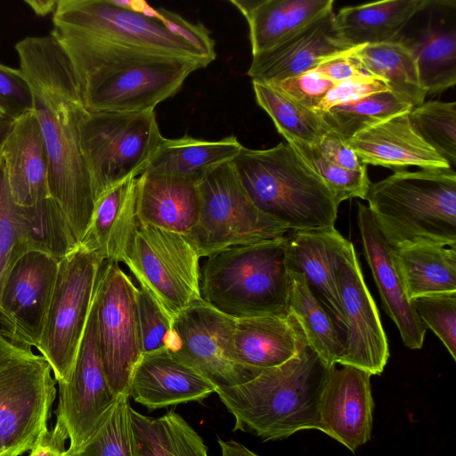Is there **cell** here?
I'll use <instances>...</instances> for the list:
<instances>
[{
    "mask_svg": "<svg viewBox=\"0 0 456 456\" xmlns=\"http://www.w3.org/2000/svg\"><path fill=\"white\" fill-rule=\"evenodd\" d=\"M28 81L47 159L51 198L61 208L77 245L90 224L94 195L80 147L79 128L87 113L73 66L50 34L15 45Z\"/></svg>",
    "mask_w": 456,
    "mask_h": 456,
    "instance_id": "cell-1",
    "label": "cell"
},
{
    "mask_svg": "<svg viewBox=\"0 0 456 456\" xmlns=\"http://www.w3.org/2000/svg\"><path fill=\"white\" fill-rule=\"evenodd\" d=\"M68 55L89 112L154 110L175 95L187 77L207 65L91 37L53 33Z\"/></svg>",
    "mask_w": 456,
    "mask_h": 456,
    "instance_id": "cell-2",
    "label": "cell"
},
{
    "mask_svg": "<svg viewBox=\"0 0 456 456\" xmlns=\"http://www.w3.org/2000/svg\"><path fill=\"white\" fill-rule=\"evenodd\" d=\"M330 368L305 338L297 354L286 362L260 369L249 380L216 388V393L234 418L233 431L265 442L305 429L322 432L319 403Z\"/></svg>",
    "mask_w": 456,
    "mask_h": 456,
    "instance_id": "cell-3",
    "label": "cell"
},
{
    "mask_svg": "<svg viewBox=\"0 0 456 456\" xmlns=\"http://www.w3.org/2000/svg\"><path fill=\"white\" fill-rule=\"evenodd\" d=\"M365 200L387 242L456 246L454 169L395 171L370 183Z\"/></svg>",
    "mask_w": 456,
    "mask_h": 456,
    "instance_id": "cell-4",
    "label": "cell"
},
{
    "mask_svg": "<svg viewBox=\"0 0 456 456\" xmlns=\"http://www.w3.org/2000/svg\"><path fill=\"white\" fill-rule=\"evenodd\" d=\"M232 162L254 205L289 231L334 226L338 205L289 143L242 147Z\"/></svg>",
    "mask_w": 456,
    "mask_h": 456,
    "instance_id": "cell-5",
    "label": "cell"
},
{
    "mask_svg": "<svg viewBox=\"0 0 456 456\" xmlns=\"http://www.w3.org/2000/svg\"><path fill=\"white\" fill-rule=\"evenodd\" d=\"M288 236L229 247L206 256L200 297L234 319L288 316L290 277Z\"/></svg>",
    "mask_w": 456,
    "mask_h": 456,
    "instance_id": "cell-6",
    "label": "cell"
},
{
    "mask_svg": "<svg viewBox=\"0 0 456 456\" xmlns=\"http://www.w3.org/2000/svg\"><path fill=\"white\" fill-rule=\"evenodd\" d=\"M47 361L0 333V456H21L48 428L56 381Z\"/></svg>",
    "mask_w": 456,
    "mask_h": 456,
    "instance_id": "cell-7",
    "label": "cell"
},
{
    "mask_svg": "<svg viewBox=\"0 0 456 456\" xmlns=\"http://www.w3.org/2000/svg\"><path fill=\"white\" fill-rule=\"evenodd\" d=\"M79 134L95 201L114 185L140 175L164 139L154 110L87 111Z\"/></svg>",
    "mask_w": 456,
    "mask_h": 456,
    "instance_id": "cell-8",
    "label": "cell"
},
{
    "mask_svg": "<svg viewBox=\"0 0 456 456\" xmlns=\"http://www.w3.org/2000/svg\"><path fill=\"white\" fill-rule=\"evenodd\" d=\"M198 187L199 219L186 238L200 257L232 246L283 237L289 232L254 205L232 161L207 173Z\"/></svg>",
    "mask_w": 456,
    "mask_h": 456,
    "instance_id": "cell-9",
    "label": "cell"
},
{
    "mask_svg": "<svg viewBox=\"0 0 456 456\" xmlns=\"http://www.w3.org/2000/svg\"><path fill=\"white\" fill-rule=\"evenodd\" d=\"M103 263L81 245L59 261L46 323L36 347L58 384L68 382L73 371Z\"/></svg>",
    "mask_w": 456,
    "mask_h": 456,
    "instance_id": "cell-10",
    "label": "cell"
},
{
    "mask_svg": "<svg viewBox=\"0 0 456 456\" xmlns=\"http://www.w3.org/2000/svg\"><path fill=\"white\" fill-rule=\"evenodd\" d=\"M200 258L184 235L138 219L123 263L172 321L201 298Z\"/></svg>",
    "mask_w": 456,
    "mask_h": 456,
    "instance_id": "cell-11",
    "label": "cell"
},
{
    "mask_svg": "<svg viewBox=\"0 0 456 456\" xmlns=\"http://www.w3.org/2000/svg\"><path fill=\"white\" fill-rule=\"evenodd\" d=\"M53 33H64L138 47L162 54L211 61L159 20L116 5L112 0H58Z\"/></svg>",
    "mask_w": 456,
    "mask_h": 456,
    "instance_id": "cell-12",
    "label": "cell"
},
{
    "mask_svg": "<svg viewBox=\"0 0 456 456\" xmlns=\"http://www.w3.org/2000/svg\"><path fill=\"white\" fill-rule=\"evenodd\" d=\"M235 321L201 298L196 300L172 320L167 348L216 388L242 384L260 369L237 361Z\"/></svg>",
    "mask_w": 456,
    "mask_h": 456,
    "instance_id": "cell-13",
    "label": "cell"
},
{
    "mask_svg": "<svg viewBox=\"0 0 456 456\" xmlns=\"http://www.w3.org/2000/svg\"><path fill=\"white\" fill-rule=\"evenodd\" d=\"M136 292L118 263L104 261L97 286L98 345L104 373L117 395H127L142 355Z\"/></svg>",
    "mask_w": 456,
    "mask_h": 456,
    "instance_id": "cell-14",
    "label": "cell"
},
{
    "mask_svg": "<svg viewBox=\"0 0 456 456\" xmlns=\"http://www.w3.org/2000/svg\"><path fill=\"white\" fill-rule=\"evenodd\" d=\"M97 303L96 289L71 376L68 382L58 384L55 423L65 430L69 440L67 452L78 450L92 438L118 396L109 385L100 355Z\"/></svg>",
    "mask_w": 456,
    "mask_h": 456,
    "instance_id": "cell-15",
    "label": "cell"
},
{
    "mask_svg": "<svg viewBox=\"0 0 456 456\" xmlns=\"http://www.w3.org/2000/svg\"><path fill=\"white\" fill-rule=\"evenodd\" d=\"M59 260L28 252L12 267L0 294V333L13 344L37 347L46 323Z\"/></svg>",
    "mask_w": 456,
    "mask_h": 456,
    "instance_id": "cell-16",
    "label": "cell"
},
{
    "mask_svg": "<svg viewBox=\"0 0 456 456\" xmlns=\"http://www.w3.org/2000/svg\"><path fill=\"white\" fill-rule=\"evenodd\" d=\"M338 293L346 318L344 353L338 364L380 375L389 358L387 338L352 242L339 270Z\"/></svg>",
    "mask_w": 456,
    "mask_h": 456,
    "instance_id": "cell-17",
    "label": "cell"
},
{
    "mask_svg": "<svg viewBox=\"0 0 456 456\" xmlns=\"http://www.w3.org/2000/svg\"><path fill=\"white\" fill-rule=\"evenodd\" d=\"M370 374L336 365L330 369L319 403L322 432L352 452L371 436L374 402Z\"/></svg>",
    "mask_w": 456,
    "mask_h": 456,
    "instance_id": "cell-18",
    "label": "cell"
},
{
    "mask_svg": "<svg viewBox=\"0 0 456 456\" xmlns=\"http://www.w3.org/2000/svg\"><path fill=\"white\" fill-rule=\"evenodd\" d=\"M350 243L330 226L293 232L286 249L287 268L303 274L344 339L346 318L338 293V274Z\"/></svg>",
    "mask_w": 456,
    "mask_h": 456,
    "instance_id": "cell-19",
    "label": "cell"
},
{
    "mask_svg": "<svg viewBox=\"0 0 456 456\" xmlns=\"http://www.w3.org/2000/svg\"><path fill=\"white\" fill-rule=\"evenodd\" d=\"M355 48L339 36L330 10L276 46L252 55L247 74L252 82L280 81L312 71L326 60Z\"/></svg>",
    "mask_w": 456,
    "mask_h": 456,
    "instance_id": "cell-20",
    "label": "cell"
},
{
    "mask_svg": "<svg viewBox=\"0 0 456 456\" xmlns=\"http://www.w3.org/2000/svg\"><path fill=\"white\" fill-rule=\"evenodd\" d=\"M357 224L363 253L386 313L396 325L403 344L411 349H420L427 328L407 297L396 264L395 248L385 240L369 208L360 202Z\"/></svg>",
    "mask_w": 456,
    "mask_h": 456,
    "instance_id": "cell-21",
    "label": "cell"
},
{
    "mask_svg": "<svg viewBox=\"0 0 456 456\" xmlns=\"http://www.w3.org/2000/svg\"><path fill=\"white\" fill-rule=\"evenodd\" d=\"M216 387L167 347L142 354L129 381L128 396L150 411L201 401Z\"/></svg>",
    "mask_w": 456,
    "mask_h": 456,
    "instance_id": "cell-22",
    "label": "cell"
},
{
    "mask_svg": "<svg viewBox=\"0 0 456 456\" xmlns=\"http://www.w3.org/2000/svg\"><path fill=\"white\" fill-rule=\"evenodd\" d=\"M2 158L10 193L16 205L30 207L51 197L47 153L34 110L14 119Z\"/></svg>",
    "mask_w": 456,
    "mask_h": 456,
    "instance_id": "cell-23",
    "label": "cell"
},
{
    "mask_svg": "<svg viewBox=\"0 0 456 456\" xmlns=\"http://www.w3.org/2000/svg\"><path fill=\"white\" fill-rule=\"evenodd\" d=\"M409 113V112H408ZM408 113L392 117L346 140L364 165L422 170L452 167L412 128Z\"/></svg>",
    "mask_w": 456,
    "mask_h": 456,
    "instance_id": "cell-24",
    "label": "cell"
},
{
    "mask_svg": "<svg viewBox=\"0 0 456 456\" xmlns=\"http://www.w3.org/2000/svg\"><path fill=\"white\" fill-rule=\"evenodd\" d=\"M200 200L198 183L143 172L136 178L139 221L187 237L195 227Z\"/></svg>",
    "mask_w": 456,
    "mask_h": 456,
    "instance_id": "cell-25",
    "label": "cell"
},
{
    "mask_svg": "<svg viewBox=\"0 0 456 456\" xmlns=\"http://www.w3.org/2000/svg\"><path fill=\"white\" fill-rule=\"evenodd\" d=\"M136 178L129 177L95 201L88 229L79 245L104 261L123 263L137 226Z\"/></svg>",
    "mask_w": 456,
    "mask_h": 456,
    "instance_id": "cell-26",
    "label": "cell"
},
{
    "mask_svg": "<svg viewBox=\"0 0 456 456\" xmlns=\"http://www.w3.org/2000/svg\"><path fill=\"white\" fill-rule=\"evenodd\" d=\"M249 28L252 55L267 51L333 10V0H231Z\"/></svg>",
    "mask_w": 456,
    "mask_h": 456,
    "instance_id": "cell-27",
    "label": "cell"
},
{
    "mask_svg": "<svg viewBox=\"0 0 456 456\" xmlns=\"http://www.w3.org/2000/svg\"><path fill=\"white\" fill-rule=\"evenodd\" d=\"M235 320V356L249 368L266 369L286 362L297 354L305 339L290 314Z\"/></svg>",
    "mask_w": 456,
    "mask_h": 456,
    "instance_id": "cell-28",
    "label": "cell"
},
{
    "mask_svg": "<svg viewBox=\"0 0 456 456\" xmlns=\"http://www.w3.org/2000/svg\"><path fill=\"white\" fill-rule=\"evenodd\" d=\"M432 0H388L340 9L335 14L336 28L353 47L396 40V37Z\"/></svg>",
    "mask_w": 456,
    "mask_h": 456,
    "instance_id": "cell-29",
    "label": "cell"
},
{
    "mask_svg": "<svg viewBox=\"0 0 456 456\" xmlns=\"http://www.w3.org/2000/svg\"><path fill=\"white\" fill-rule=\"evenodd\" d=\"M243 146L234 135L216 141L164 138L143 172L199 183L217 166L232 161Z\"/></svg>",
    "mask_w": 456,
    "mask_h": 456,
    "instance_id": "cell-30",
    "label": "cell"
},
{
    "mask_svg": "<svg viewBox=\"0 0 456 456\" xmlns=\"http://www.w3.org/2000/svg\"><path fill=\"white\" fill-rule=\"evenodd\" d=\"M133 456H208L200 436L175 411L159 418L130 406Z\"/></svg>",
    "mask_w": 456,
    "mask_h": 456,
    "instance_id": "cell-31",
    "label": "cell"
},
{
    "mask_svg": "<svg viewBox=\"0 0 456 456\" xmlns=\"http://www.w3.org/2000/svg\"><path fill=\"white\" fill-rule=\"evenodd\" d=\"M395 256L410 300L456 291V246L414 244L395 248Z\"/></svg>",
    "mask_w": 456,
    "mask_h": 456,
    "instance_id": "cell-32",
    "label": "cell"
},
{
    "mask_svg": "<svg viewBox=\"0 0 456 456\" xmlns=\"http://www.w3.org/2000/svg\"><path fill=\"white\" fill-rule=\"evenodd\" d=\"M289 273V313L298 323L309 346L328 367H333L343 355L344 338L328 311L309 289L303 274L291 270Z\"/></svg>",
    "mask_w": 456,
    "mask_h": 456,
    "instance_id": "cell-33",
    "label": "cell"
},
{
    "mask_svg": "<svg viewBox=\"0 0 456 456\" xmlns=\"http://www.w3.org/2000/svg\"><path fill=\"white\" fill-rule=\"evenodd\" d=\"M353 54L371 76L385 82L412 108L424 102L427 91L419 80L415 57L403 41L360 46Z\"/></svg>",
    "mask_w": 456,
    "mask_h": 456,
    "instance_id": "cell-34",
    "label": "cell"
},
{
    "mask_svg": "<svg viewBox=\"0 0 456 456\" xmlns=\"http://www.w3.org/2000/svg\"><path fill=\"white\" fill-rule=\"evenodd\" d=\"M19 224L21 256L36 251L60 261L78 246L51 197L30 207L19 206Z\"/></svg>",
    "mask_w": 456,
    "mask_h": 456,
    "instance_id": "cell-35",
    "label": "cell"
},
{
    "mask_svg": "<svg viewBox=\"0 0 456 456\" xmlns=\"http://www.w3.org/2000/svg\"><path fill=\"white\" fill-rule=\"evenodd\" d=\"M415 57L427 94L442 93L456 84L455 28L429 25L416 40L403 41Z\"/></svg>",
    "mask_w": 456,
    "mask_h": 456,
    "instance_id": "cell-36",
    "label": "cell"
},
{
    "mask_svg": "<svg viewBox=\"0 0 456 456\" xmlns=\"http://www.w3.org/2000/svg\"><path fill=\"white\" fill-rule=\"evenodd\" d=\"M257 104L269 115L287 142L316 146L330 132L322 117L266 84L252 82Z\"/></svg>",
    "mask_w": 456,
    "mask_h": 456,
    "instance_id": "cell-37",
    "label": "cell"
},
{
    "mask_svg": "<svg viewBox=\"0 0 456 456\" xmlns=\"http://www.w3.org/2000/svg\"><path fill=\"white\" fill-rule=\"evenodd\" d=\"M411 108L391 91H385L334 106L320 116L330 131L346 141L392 117L408 113Z\"/></svg>",
    "mask_w": 456,
    "mask_h": 456,
    "instance_id": "cell-38",
    "label": "cell"
},
{
    "mask_svg": "<svg viewBox=\"0 0 456 456\" xmlns=\"http://www.w3.org/2000/svg\"><path fill=\"white\" fill-rule=\"evenodd\" d=\"M414 131L451 167L456 163V102L429 101L408 113Z\"/></svg>",
    "mask_w": 456,
    "mask_h": 456,
    "instance_id": "cell-39",
    "label": "cell"
},
{
    "mask_svg": "<svg viewBox=\"0 0 456 456\" xmlns=\"http://www.w3.org/2000/svg\"><path fill=\"white\" fill-rule=\"evenodd\" d=\"M129 396L120 394L107 419L82 447L64 456H133Z\"/></svg>",
    "mask_w": 456,
    "mask_h": 456,
    "instance_id": "cell-40",
    "label": "cell"
},
{
    "mask_svg": "<svg viewBox=\"0 0 456 456\" xmlns=\"http://www.w3.org/2000/svg\"><path fill=\"white\" fill-rule=\"evenodd\" d=\"M302 159L321 177L332 194L336 203L352 199H364L370 181L367 167L360 170H348L327 161L315 146L301 142H288Z\"/></svg>",
    "mask_w": 456,
    "mask_h": 456,
    "instance_id": "cell-41",
    "label": "cell"
},
{
    "mask_svg": "<svg viewBox=\"0 0 456 456\" xmlns=\"http://www.w3.org/2000/svg\"><path fill=\"white\" fill-rule=\"evenodd\" d=\"M411 302L422 323L456 360V291L421 296Z\"/></svg>",
    "mask_w": 456,
    "mask_h": 456,
    "instance_id": "cell-42",
    "label": "cell"
},
{
    "mask_svg": "<svg viewBox=\"0 0 456 456\" xmlns=\"http://www.w3.org/2000/svg\"><path fill=\"white\" fill-rule=\"evenodd\" d=\"M20 249L19 206L11 196L4 160L0 155V294Z\"/></svg>",
    "mask_w": 456,
    "mask_h": 456,
    "instance_id": "cell-43",
    "label": "cell"
},
{
    "mask_svg": "<svg viewBox=\"0 0 456 456\" xmlns=\"http://www.w3.org/2000/svg\"><path fill=\"white\" fill-rule=\"evenodd\" d=\"M136 304L142 354L167 347L172 321L151 294L137 288Z\"/></svg>",
    "mask_w": 456,
    "mask_h": 456,
    "instance_id": "cell-44",
    "label": "cell"
},
{
    "mask_svg": "<svg viewBox=\"0 0 456 456\" xmlns=\"http://www.w3.org/2000/svg\"><path fill=\"white\" fill-rule=\"evenodd\" d=\"M336 84L314 71H309L266 85L306 109L315 111L323 97Z\"/></svg>",
    "mask_w": 456,
    "mask_h": 456,
    "instance_id": "cell-45",
    "label": "cell"
},
{
    "mask_svg": "<svg viewBox=\"0 0 456 456\" xmlns=\"http://www.w3.org/2000/svg\"><path fill=\"white\" fill-rule=\"evenodd\" d=\"M32 110V92L22 72L0 63L1 113L15 119Z\"/></svg>",
    "mask_w": 456,
    "mask_h": 456,
    "instance_id": "cell-46",
    "label": "cell"
},
{
    "mask_svg": "<svg viewBox=\"0 0 456 456\" xmlns=\"http://www.w3.org/2000/svg\"><path fill=\"white\" fill-rule=\"evenodd\" d=\"M160 11L159 21L173 34L188 42L203 53L211 62L216 59L215 40L209 30L200 22L194 24L182 16L164 10Z\"/></svg>",
    "mask_w": 456,
    "mask_h": 456,
    "instance_id": "cell-47",
    "label": "cell"
},
{
    "mask_svg": "<svg viewBox=\"0 0 456 456\" xmlns=\"http://www.w3.org/2000/svg\"><path fill=\"white\" fill-rule=\"evenodd\" d=\"M390 91L387 85L375 77L337 83L323 97L314 112L321 115L329 109L348 103L371 94Z\"/></svg>",
    "mask_w": 456,
    "mask_h": 456,
    "instance_id": "cell-48",
    "label": "cell"
},
{
    "mask_svg": "<svg viewBox=\"0 0 456 456\" xmlns=\"http://www.w3.org/2000/svg\"><path fill=\"white\" fill-rule=\"evenodd\" d=\"M354 50L326 60L312 71L334 83L374 77L353 54Z\"/></svg>",
    "mask_w": 456,
    "mask_h": 456,
    "instance_id": "cell-49",
    "label": "cell"
},
{
    "mask_svg": "<svg viewBox=\"0 0 456 456\" xmlns=\"http://www.w3.org/2000/svg\"><path fill=\"white\" fill-rule=\"evenodd\" d=\"M330 163L348 170H360L364 165L346 140L330 131L315 146Z\"/></svg>",
    "mask_w": 456,
    "mask_h": 456,
    "instance_id": "cell-50",
    "label": "cell"
},
{
    "mask_svg": "<svg viewBox=\"0 0 456 456\" xmlns=\"http://www.w3.org/2000/svg\"><path fill=\"white\" fill-rule=\"evenodd\" d=\"M67 440L65 430L55 423L52 429L46 428L40 434L28 456H64Z\"/></svg>",
    "mask_w": 456,
    "mask_h": 456,
    "instance_id": "cell-51",
    "label": "cell"
},
{
    "mask_svg": "<svg viewBox=\"0 0 456 456\" xmlns=\"http://www.w3.org/2000/svg\"><path fill=\"white\" fill-rule=\"evenodd\" d=\"M221 456H259L243 444L234 440H222L218 438Z\"/></svg>",
    "mask_w": 456,
    "mask_h": 456,
    "instance_id": "cell-52",
    "label": "cell"
},
{
    "mask_svg": "<svg viewBox=\"0 0 456 456\" xmlns=\"http://www.w3.org/2000/svg\"><path fill=\"white\" fill-rule=\"evenodd\" d=\"M58 0H27L25 4L37 16H46L50 13H53L57 6Z\"/></svg>",
    "mask_w": 456,
    "mask_h": 456,
    "instance_id": "cell-53",
    "label": "cell"
},
{
    "mask_svg": "<svg viewBox=\"0 0 456 456\" xmlns=\"http://www.w3.org/2000/svg\"><path fill=\"white\" fill-rule=\"evenodd\" d=\"M14 119L6 116H0V155L2 154L4 145L12 129Z\"/></svg>",
    "mask_w": 456,
    "mask_h": 456,
    "instance_id": "cell-54",
    "label": "cell"
},
{
    "mask_svg": "<svg viewBox=\"0 0 456 456\" xmlns=\"http://www.w3.org/2000/svg\"><path fill=\"white\" fill-rule=\"evenodd\" d=\"M0 116H4V115L1 113V111H0Z\"/></svg>",
    "mask_w": 456,
    "mask_h": 456,
    "instance_id": "cell-55",
    "label": "cell"
}]
</instances>
